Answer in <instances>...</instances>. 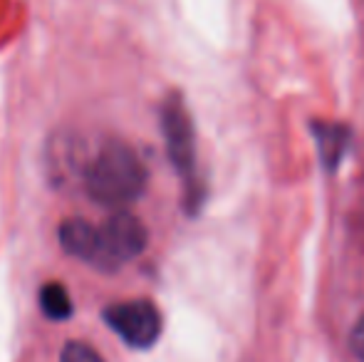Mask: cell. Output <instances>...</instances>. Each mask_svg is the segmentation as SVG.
I'll return each mask as SVG.
<instances>
[{
  "label": "cell",
  "mask_w": 364,
  "mask_h": 362,
  "mask_svg": "<svg viewBox=\"0 0 364 362\" xmlns=\"http://www.w3.org/2000/svg\"><path fill=\"white\" fill-rule=\"evenodd\" d=\"M146 166L124 142H107L85 166L87 196L105 208L132 206L146 188Z\"/></svg>",
  "instance_id": "6da1fadb"
},
{
  "label": "cell",
  "mask_w": 364,
  "mask_h": 362,
  "mask_svg": "<svg viewBox=\"0 0 364 362\" xmlns=\"http://www.w3.org/2000/svg\"><path fill=\"white\" fill-rule=\"evenodd\" d=\"M149 243L146 226L129 211H117L97 226V253L92 268L100 271H117L124 263L134 261L144 253Z\"/></svg>",
  "instance_id": "7a4b0ae2"
},
{
  "label": "cell",
  "mask_w": 364,
  "mask_h": 362,
  "mask_svg": "<svg viewBox=\"0 0 364 362\" xmlns=\"http://www.w3.org/2000/svg\"><path fill=\"white\" fill-rule=\"evenodd\" d=\"M105 320L129 348H151L161 335V313L144 298L109 305L105 310Z\"/></svg>",
  "instance_id": "3957f363"
},
{
  "label": "cell",
  "mask_w": 364,
  "mask_h": 362,
  "mask_svg": "<svg viewBox=\"0 0 364 362\" xmlns=\"http://www.w3.org/2000/svg\"><path fill=\"white\" fill-rule=\"evenodd\" d=\"M161 129L166 139L168 159L176 166V171L188 183L193 181L196 171V139H193V124L183 100L171 95L161 107Z\"/></svg>",
  "instance_id": "277c9868"
},
{
  "label": "cell",
  "mask_w": 364,
  "mask_h": 362,
  "mask_svg": "<svg viewBox=\"0 0 364 362\" xmlns=\"http://www.w3.org/2000/svg\"><path fill=\"white\" fill-rule=\"evenodd\" d=\"M60 236V246L70 253V256L85 261L87 266L95 263V253H97V226L85 218H68L63 221L58 231Z\"/></svg>",
  "instance_id": "5b68a950"
},
{
  "label": "cell",
  "mask_w": 364,
  "mask_h": 362,
  "mask_svg": "<svg viewBox=\"0 0 364 362\" xmlns=\"http://www.w3.org/2000/svg\"><path fill=\"white\" fill-rule=\"evenodd\" d=\"M317 144H320V156L325 161L327 169H335L340 159L347 151V142H350V132L342 124H315Z\"/></svg>",
  "instance_id": "8992f818"
},
{
  "label": "cell",
  "mask_w": 364,
  "mask_h": 362,
  "mask_svg": "<svg viewBox=\"0 0 364 362\" xmlns=\"http://www.w3.org/2000/svg\"><path fill=\"white\" fill-rule=\"evenodd\" d=\"M40 308L50 320H68L73 315L75 305L70 298L68 288L58 280H50L40 288Z\"/></svg>",
  "instance_id": "52a82bcc"
},
{
  "label": "cell",
  "mask_w": 364,
  "mask_h": 362,
  "mask_svg": "<svg viewBox=\"0 0 364 362\" xmlns=\"http://www.w3.org/2000/svg\"><path fill=\"white\" fill-rule=\"evenodd\" d=\"M60 362H105L95 348H90L82 340H70L60 353Z\"/></svg>",
  "instance_id": "ba28073f"
},
{
  "label": "cell",
  "mask_w": 364,
  "mask_h": 362,
  "mask_svg": "<svg viewBox=\"0 0 364 362\" xmlns=\"http://www.w3.org/2000/svg\"><path fill=\"white\" fill-rule=\"evenodd\" d=\"M352 350H355V355L364 362V315L360 318V323H357L355 333H352Z\"/></svg>",
  "instance_id": "9c48e42d"
}]
</instances>
